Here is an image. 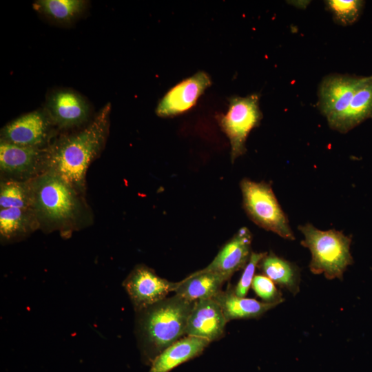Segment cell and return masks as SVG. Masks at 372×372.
Segmentation results:
<instances>
[{"instance_id": "21", "label": "cell", "mask_w": 372, "mask_h": 372, "mask_svg": "<svg viewBox=\"0 0 372 372\" xmlns=\"http://www.w3.org/2000/svg\"><path fill=\"white\" fill-rule=\"evenodd\" d=\"M84 0H37L34 9L51 21L59 24H70L86 9Z\"/></svg>"}, {"instance_id": "12", "label": "cell", "mask_w": 372, "mask_h": 372, "mask_svg": "<svg viewBox=\"0 0 372 372\" xmlns=\"http://www.w3.org/2000/svg\"><path fill=\"white\" fill-rule=\"evenodd\" d=\"M55 127L68 129L87 123L90 115L89 103L75 91L62 89L52 92L45 108Z\"/></svg>"}, {"instance_id": "11", "label": "cell", "mask_w": 372, "mask_h": 372, "mask_svg": "<svg viewBox=\"0 0 372 372\" xmlns=\"http://www.w3.org/2000/svg\"><path fill=\"white\" fill-rule=\"evenodd\" d=\"M210 76L198 71L170 88L159 101L155 112L159 117H173L192 109L211 85Z\"/></svg>"}, {"instance_id": "9", "label": "cell", "mask_w": 372, "mask_h": 372, "mask_svg": "<svg viewBox=\"0 0 372 372\" xmlns=\"http://www.w3.org/2000/svg\"><path fill=\"white\" fill-rule=\"evenodd\" d=\"M2 180L29 181L45 170V147H26L0 141Z\"/></svg>"}, {"instance_id": "20", "label": "cell", "mask_w": 372, "mask_h": 372, "mask_svg": "<svg viewBox=\"0 0 372 372\" xmlns=\"http://www.w3.org/2000/svg\"><path fill=\"white\" fill-rule=\"evenodd\" d=\"M370 118H372V75L364 76L356 89L338 132L346 133Z\"/></svg>"}, {"instance_id": "8", "label": "cell", "mask_w": 372, "mask_h": 372, "mask_svg": "<svg viewBox=\"0 0 372 372\" xmlns=\"http://www.w3.org/2000/svg\"><path fill=\"white\" fill-rule=\"evenodd\" d=\"M54 127L45 110H37L10 121L1 130V141L43 148L50 143Z\"/></svg>"}, {"instance_id": "7", "label": "cell", "mask_w": 372, "mask_h": 372, "mask_svg": "<svg viewBox=\"0 0 372 372\" xmlns=\"http://www.w3.org/2000/svg\"><path fill=\"white\" fill-rule=\"evenodd\" d=\"M364 76L330 74L321 81L318 90V108L330 127L338 131L353 96Z\"/></svg>"}, {"instance_id": "24", "label": "cell", "mask_w": 372, "mask_h": 372, "mask_svg": "<svg viewBox=\"0 0 372 372\" xmlns=\"http://www.w3.org/2000/svg\"><path fill=\"white\" fill-rule=\"evenodd\" d=\"M251 288L262 302L279 304L285 300L275 283L265 275H255Z\"/></svg>"}, {"instance_id": "16", "label": "cell", "mask_w": 372, "mask_h": 372, "mask_svg": "<svg viewBox=\"0 0 372 372\" xmlns=\"http://www.w3.org/2000/svg\"><path fill=\"white\" fill-rule=\"evenodd\" d=\"M213 299L220 307L227 322L236 319L258 318L278 305L277 303H267L253 298L239 297L231 287L225 291H220Z\"/></svg>"}, {"instance_id": "14", "label": "cell", "mask_w": 372, "mask_h": 372, "mask_svg": "<svg viewBox=\"0 0 372 372\" xmlns=\"http://www.w3.org/2000/svg\"><path fill=\"white\" fill-rule=\"evenodd\" d=\"M227 322L213 298L198 300L189 315L185 335L214 341L223 336Z\"/></svg>"}, {"instance_id": "4", "label": "cell", "mask_w": 372, "mask_h": 372, "mask_svg": "<svg viewBox=\"0 0 372 372\" xmlns=\"http://www.w3.org/2000/svg\"><path fill=\"white\" fill-rule=\"evenodd\" d=\"M298 229L304 237L300 244L311 254L310 271L316 275L323 274L328 280H342L347 267L353 263L351 238L341 231L318 229L311 223L300 225Z\"/></svg>"}, {"instance_id": "18", "label": "cell", "mask_w": 372, "mask_h": 372, "mask_svg": "<svg viewBox=\"0 0 372 372\" xmlns=\"http://www.w3.org/2000/svg\"><path fill=\"white\" fill-rule=\"evenodd\" d=\"M39 228L32 208L0 209V236L2 242H14Z\"/></svg>"}, {"instance_id": "17", "label": "cell", "mask_w": 372, "mask_h": 372, "mask_svg": "<svg viewBox=\"0 0 372 372\" xmlns=\"http://www.w3.org/2000/svg\"><path fill=\"white\" fill-rule=\"evenodd\" d=\"M229 278L225 276L200 269L178 282L176 294L191 301L214 298Z\"/></svg>"}, {"instance_id": "2", "label": "cell", "mask_w": 372, "mask_h": 372, "mask_svg": "<svg viewBox=\"0 0 372 372\" xmlns=\"http://www.w3.org/2000/svg\"><path fill=\"white\" fill-rule=\"evenodd\" d=\"M30 185L32 209L43 231L69 235L90 223L81 194L59 176L46 171L30 180Z\"/></svg>"}, {"instance_id": "19", "label": "cell", "mask_w": 372, "mask_h": 372, "mask_svg": "<svg viewBox=\"0 0 372 372\" xmlns=\"http://www.w3.org/2000/svg\"><path fill=\"white\" fill-rule=\"evenodd\" d=\"M263 275L279 287L289 291L293 296L300 291V272L299 267L271 251L263 257L258 266Z\"/></svg>"}, {"instance_id": "5", "label": "cell", "mask_w": 372, "mask_h": 372, "mask_svg": "<svg viewBox=\"0 0 372 372\" xmlns=\"http://www.w3.org/2000/svg\"><path fill=\"white\" fill-rule=\"evenodd\" d=\"M240 187L243 208L256 225L284 239L295 240L288 218L269 183L243 178L240 181Z\"/></svg>"}, {"instance_id": "3", "label": "cell", "mask_w": 372, "mask_h": 372, "mask_svg": "<svg viewBox=\"0 0 372 372\" xmlns=\"http://www.w3.org/2000/svg\"><path fill=\"white\" fill-rule=\"evenodd\" d=\"M196 301L175 295L136 311V335L141 351L152 360L185 335Z\"/></svg>"}, {"instance_id": "6", "label": "cell", "mask_w": 372, "mask_h": 372, "mask_svg": "<svg viewBox=\"0 0 372 372\" xmlns=\"http://www.w3.org/2000/svg\"><path fill=\"white\" fill-rule=\"evenodd\" d=\"M259 100L258 93L230 97L227 112L218 116L219 126L229 141L231 163L245 154L247 138L260 123L262 114Z\"/></svg>"}, {"instance_id": "10", "label": "cell", "mask_w": 372, "mask_h": 372, "mask_svg": "<svg viewBox=\"0 0 372 372\" xmlns=\"http://www.w3.org/2000/svg\"><path fill=\"white\" fill-rule=\"evenodd\" d=\"M123 286L136 312L166 298L169 292L175 291L177 282L158 276L147 266L138 265L124 280Z\"/></svg>"}, {"instance_id": "13", "label": "cell", "mask_w": 372, "mask_h": 372, "mask_svg": "<svg viewBox=\"0 0 372 372\" xmlns=\"http://www.w3.org/2000/svg\"><path fill=\"white\" fill-rule=\"evenodd\" d=\"M251 242L252 234L249 229L246 227H241L203 269L223 274L229 279L247 264L252 252Z\"/></svg>"}, {"instance_id": "22", "label": "cell", "mask_w": 372, "mask_h": 372, "mask_svg": "<svg viewBox=\"0 0 372 372\" xmlns=\"http://www.w3.org/2000/svg\"><path fill=\"white\" fill-rule=\"evenodd\" d=\"M32 208L29 181L2 180L0 186V209Z\"/></svg>"}, {"instance_id": "1", "label": "cell", "mask_w": 372, "mask_h": 372, "mask_svg": "<svg viewBox=\"0 0 372 372\" xmlns=\"http://www.w3.org/2000/svg\"><path fill=\"white\" fill-rule=\"evenodd\" d=\"M110 112L108 103L83 129L61 136L45 147V172L54 173L84 194L87 169L107 139Z\"/></svg>"}, {"instance_id": "25", "label": "cell", "mask_w": 372, "mask_h": 372, "mask_svg": "<svg viewBox=\"0 0 372 372\" xmlns=\"http://www.w3.org/2000/svg\"><path fill=\"white\" fill-rule=\"evenodd\" d=\"M267 254V252H251L249 260L244 268L242 276L234 289L235 294L239 297H245L255 276V271L260 261Z\"/></svg>"}, {"instance_id": "15", "label": "cell", "mask_w": 372, "mask_h": 372, "mask_svg": "<svg viewBox=\"0 0 372 372\" xmlns=\"http://www.w3.org/2000/svg\"><path fill=\"white\" fill-rule=\"evenodd\" d=\"M209 342L207 339L191 335L179 339L155 357L149 372H169L200 355Z\"/></svg>"}, {"instance_id": "23", "label": "cell", "mask_w": 372, "mask_h": 372, "mask_svg": "<svg viewBox=\"0 0 372 372\" xmlns=\"http://www.w3.org/2000/svg\"><path fill=\"white\" fill-rule=\"evenodd\" d=\"M334 21L341 25H349L359 18L364 5L361 0H328L325 1Z\"/></svg>"}]
</instances>
